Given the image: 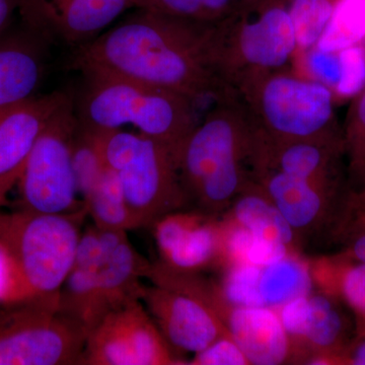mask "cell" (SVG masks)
Segmentation results:
<instances>
[{
	"label": "cell",
	"instance_id": "6da1fadb",
	"mask_svg": "<svg viewBox=\"0 0 365 365\" xmlns=\"http://www.w3.org/2000/svg\"><path fill=\"white\" fill-rule=\"evenodd\" d=\"M72 68L134 79L192 100L225 91L215 55V26L137 9L76 48Z\"/></svg>",
	"mask_w": 365,
	"mask_h": 365
},
{
	"label": "cell",
	"instance_id": "7a4b0ae2",
	"mask_svg": "<svg viewBox=\"0 0 365 365\" xmlns=\"http://www.w3.org/2000/svg\"><path fill=\"white\" fill-rule=\"evenodd\" d=\"M215 100L185 143L178 169L188 206L222 216L252 177L255 126L230 91Z\"/></svg>",
	"mask_w": 365,
	"mask_h": 365
},
{
	"label": "cell",
	"instance_id": "3957f363",
	"mask_svg": "<svg viewBox=\"0 0 365 365\" xmlns=\"http://www.w3.org/2000/svg\"><path fill=\"white\" fill-rule=\"evenodd\" d=\"M81 73L85 85L74 107L79 124L95 130L133 125L165 145L179 163L185 143L199 123L195 101L134 79L103 72Z\"/></svg>",
	"mask_w": 365,
	"mask_h": 365
},
{
	"label": "cell",
	"instance_id": "277c9868",
	"mask_svg": "<svg viewBox=\"0 0 365 365\" xmlns=\"http://www.w3.org/2000/svg\"><path fill=\"white\" fill-rule=\"evenodd\" d=\"M88 211L49 215L0 208V247L13 262L26 300L58 299Z\"/></svg>",
	"mask_w": 365,
	"mask_h": 365
},
{
	"label": "cell",
	"instance_id": "5b68a950",
	"mask_svg": "<svg viewBox=\"0 0 365 365\" xmlns=\"http://www.w3.org/2000/svg\"><path fill=\"white\" fill-rule=\"evenodd\" d=\"M86 129L119 178L135 230L188 206L177 158L165 145L140 132Z\"/></svg>",
	"mask_w": 365,
	"mask_h": 365
},
{
	"label": "cell",
	"instance_id": "8992f818",
	"mask_svg": "<svg viewBox=\"0 0 365 365\" xmlns=\"http://www.w3.org/2000/svg\"><path fill=\"white\" fill-rule=\"evenodd\" d=\"M244 106L257 134L271 143L338 132L334 91L314 81L271 72L230 91Z\"/></svg>",
	"mask_w": 365,
	"mask_h": 365
},
{
	"label": "cell",
	"instance_id": "52a82bcc",
	"mask_svg": "<svg viewBox=\"0 0 365 365\" xmlns=\"http://www.w3.org/2000/svg\"><path fill=\"white\" fill-rule=\"evenodd\" d=\"M297 51L287 0H259L215 25V55L225 91L283 71Z\"/></svg>",
	"mask_w": 365,
	"mask_h": 365
},
{
	"label": "cell",
	"instance_id": "ba28073f",
	"mask_svg": "<svg viewBox=\"0 0 365 365\" xmlns=\"http://www.w3.org/2000/svg\"><path fill=\"white\" fill-rule=\"evenodd\" d=\"M145 279L200 300L220 319L252 365H279L292 360V346L276 309L235 304L217 280L202 273L179 272L158 261L150 262Z\"/></svg>",
	"mask_w": 365,
	"mask_h": 365
},
{
	"label": "cell",
	"instance_id": "9c48e42d",
	"mask_svg": "<svg viewBox=\"0 0 365 365\" xmlns=\"http://www.w3.org/2000/svg\"><path fill=\"white\" fill-rule=\"evenodd\" d=\"M0 311V365L81 364L88 333L59 299H33Z\"/></svg>",
	"mask_w": 365,
	"mask_h": 365
},
{
	"label": "cell",
	"instance_id": "30bf717a",
	"mask_svg": "<svg viewBox=\"0 0 365 365\" xmlns=\"http://www.w3.org/2000/svg\"><path fill=\"white\" fill-rule=\"evenodd\" d=\"M78 126L72 100L46 125L29 153L19 179L18 208L49 215L85 210L72 163Z\"/></svg>",
	"mask_w": 365,
	"mask_h": 365
},
{
	"label": "cell",
	"instance_id": "8fae6325",
	"mask_svg": "<svg viewBox=\"0 0 365 365\" xmlns=\"http://www.w3.org/2000/svg\"><path fill=\"white\" fill-rule=\"evenodd\" d=\"M81 364L181 365L140 299L110 312L86 337Z\"/></svg>",
	"mask_w": 365,
	"mask_h": 365
},
{
	"label": "cell",
	"instance_id": "7c38bea8",
	"mask_svg": "<svg viewBox=\"0 0 365 365\" xmlns=\"http://www.w3.org/2000/svg\"><path fill=\"white\" fill-rule=\"evenodd\" d=\"M150 228L160 255L158 261L163 265L186 273L220 268L223 248L220 216L181 209L158 218Z\"/></svg>",
	"mask_w": 365,
	"mask_h": 365
},
{
	"label": "cell",
	"instance_id": "4fadbf2b",
	"mask_svg": "<svg viewBox=\"0 0 365 365\" xmlns=\"http://www.w3.org/2000/svg\"><path fill=\"white\" fill-rule=\"evenodd\" d=\"M337 297L314 289L288 334L290 364L340 365L341 355L356 336L355 322Z\"/></svg>",
	"mask_w": 365,
	"mask_h": 365
},
{
	"label": "cell",
	"instance_id": "5bb4252c",
	"mask_svg": "<svg viewBox=\"0 0 365 365\" xmlns=\"http://www.w3.org/2000/svg\"><path fill=\"white\" fill-rule=\"evenodd\" d=\"M139 299L180 359L195 355L228 333L220 319L191 295L151 284L143 285Z\"/></svg>",
	"mask_w": 365,
	"mask_h": 365
},
{
	"label": "cell",
	"instance_id": "9a60e30c",
	"mask_svg": "<svg viewBox=\"0 0 365 365\" xmlns=\"http://www.w3.org/2000/svg\"><path fill=\"white\" fill-rule=\"evenodd\" d=\"M69 100L66 93L54 91L0 109V208L18 184L41 132Z\"/></svg>",
	"mask_w": 365,
	"mask_h": 365
},
{
	"label": "cell",
	"instance_id": "2e32d148",
	"mask_svg": "<svg viewBox=\"0 0 365 365\" xmlns=\"http://www.w3.org/2000/svg\"><path fill=\"white\" fill-rule=\"evenodd\" d=\"M342 131L299 140L271 143L255 129L251 174L278 170L289 176L324 184L341 185Z\"/></svg>",
	"mask_w": 365,
	"mask_h": 365
},
{
	"label": "cell",
	"instance_id": "e0dca14e",
	"mask_svg": "<svg viewBox=\"0 0 365 365\" xmlns=\"http://www.w3.org/2000/svg\"><path fill=\"white\" fill-rule=\"evenodd\" d=\"M302 242L325 227L339 202L340 186L289 176L278 170L252 175Z\"/></svg>",
	"mask_w": 365,
	"mask_h": 365
},
{
	"label": "cell",
	"instance_id": "ac0fdd59",
	"mask_svg": "<svg viewBox=\"0 0 365 365\" xmlns=\"http://www.w3.org/2000/svg\"><path fill=\"white\" fill-rule=\"evenodd\" d=\"M45 38L24 21L0 34V109L35 97L44 76Z\"/></svg>",
	"mask_w": 365,
	"mask_h": 365
},
{
	"label": "cell",
	"instance_id": "d6986e66",
	"mask_svg": "<svg viewBox=\"0 0 365 365\" xmlns=\"http://www.w3.org/2000/svg\"><path fill=\"white\" fill-rule=\"evenodd\" d=\"M98 230L102 257L98 273V323L110 312L131 300L140 299L144 285L141 280L150 264L134 248L126 230Z\"/></svg>",
	"mask_w": 365,
	"mask_h": 365
},
{
	"label": "cell",
	"instance_id": "ffe728a7",
	"mask_svg": "<svg viewBox=\"0 0 365 365\" xmlns=\"http://www.w3.org/2000/svg\"><path fill=\"white\" fill-rule=\"evenodd\" d=\"M134 0H38V20L47 37L56 35L67 44H86L125 11Z\"/></svg>",
	"mask_w": 365,
	"mask_h": 365
},
{
	"label": "cell",
	"instance_id": "44dd1931",
	"mask_svg": "<svg viewBox=\"0 0 365 365\" xmlns=\"http://www.w3.org/2000/svg\"><path fill=\"white\" fill-rule=\"evenodd\" d=\"M102 242L95 225L81 235L76 257L59 294V307L90 333L98 323V287Z\"/></svg>",
	"mask_w": 365,
	"mask_h": 365
},
{
	"label": "cell",
	"instance_id": "7402d4cb",
	"mask_svg": "<svg viewBox=\"0 0 365 365\" xmlns=\"http://www.w3.org/2000/svg\"><path fill=\"white\" fill-rule=\"evenodd\" d=\"M222 215L248 230L254 239L276 242L294 252L302 249L294 230L252 177Z\"/></svg>",
	"mask_w": 365,
	"mask_h": 365
},
{
	"label": "cell",
	"instance_id": "603a6c76",
	"mask_svg": "<svg viewBox=\"0 0 365 365\" xmlns=\"http://www.w3.org/2000/svg\"><path fill=\"white\" fill-rule=\"evenodd\" d=\"M347 191L343 199L339 230L365 217V88L353 98L342 130Z\"/></svg>",
	"mask_w": 365,
	"mask_h": 365
},
{
	"label": "cell",
	"instance_id": "cb8c5ba5",
	"mask_svg": "<svg viewBox=\"0 0 365 365\" xmlns=\"http://www.w3.org/2000/svg\"><path fill=\"white\" fill-rule=\"evenodd\" d=\"M309 263L314 288L339 299L353 314L356 335L365 334V263L340 253Z\"/></svg>",
	"mask_w": 365,
	"mask_h": 365
},
{
	"label": "cell",
	"instance_id": "d4e9b609",
	"mask_svg": "<svg viewBox=\"0 0 365 365\" xmlns=\"http://www.w3.org/2000/svg\"><path fill=\"white\" fill-rule=\"evenodd\" d=\"M314 289L311 263L302 253L289 254L268 265L259 266L257 294L263 307L277 309Z\"/></svg>",
	"mask_w": 365,
	"mask_h": 365
},
{
	"label": "cell",
	"instance_id": "484cf974",
	"mask_svg": "<svg viewBox=\"0 0 365 365\" xmlns=\"http://www.w3.org/2000/svg\"><path fill=\"white\" fill-rule=\"evenodd\" d=\"M83 202L98 230H135L121 182L109 165Z\"/></svg>",
	"mask_w": 365,
	"mask_h": 365
},
{
	"label": "cell",
	"instance_id": "4316f807",
	"mask_svg": "<svg viewBox=\"0 0 365 365\" xmlns=\"http://www.w3.org/2000/svg\"><path fill=\"white\" fill-rule=\"evenodd\" d=\"M259 0H134V9L215 26Z\"/></svg>",
	"mask_w": 365,
	"mask_h": 365
},
{
	"label": "cell",
	"instance_id": "83f0119b",
	"mask_svg": "<svg viewBox=\"0 0 365 365\" xmlns=\"http://www.w3.org/2000/svg\"><path fill=\"white\" fill-rule=\"evenodd\" d=\"M340 0H287L297 50L306 52L318 44Z\"/></svg>",
	"mask_w": 365,
	"mask_h": 365
},
{
	"label": "cell",
	"instance_id": "f1b7e54d",
	"mask_svg": "<svg viewBox=\"0 0 365 365\" xmlns=\"http://www.w3.org/2000/svg\"><path fill=\"white\" fill-rule=\"evenodd\" d=\"M74 176L81 200L104 174L108 165L95 136L78 122L72 145Z\"/></svg>",
	"mask_w": 365,
	"mask_h": 365
},
{
	"label": "cell",
	"instance_id": "f546056e",
	"mask_svg": "<svg viewBox=\"0 0 365 365\" xmlns=\"http://www.w3.org/2000/svg\"><path fill=\"white\" fill-rule=\"evenodd\" d=\"M340 81L334 93L342 98H354L365 88V48L357 44L339 51Z\"/></svg>",
	"mask_w": 365,
	"mask_h": 365
},
{
	"label": "cell",
	"instance_id": "4dcf8cb0",
	"mask_svg": "<svg viewBox=\"0 0 365 365\" xmlns=\"http://www.w3.org/2000/svg\"><path fill=\"white\" fill-rule=\"evenodd\" d=\"M191 365H251L246 353L230 335L223 334L200 352L193 355Z\"/></svg>",
	"mask_w": 365,
	"mask_h": 365
},
{
	"label": "cell",
	"instance_id": "1f68e13d",
	"mask_svg": "<svg viewBox=\"0 0 365 365\" xmlns=\"http://www.w3.org/2000/svg\"><path fill=\"white\" fill-rule=\"evenodd\" d=\"M306 66L312 79L323 83L333 91L340 81L339 52L324 51L314 47L306 51Z\"/></svg>",
	"mask_w": 365,
	"mask_h": 365
},
{
	"label": "cell",
	"instance_id": "d6a6232c",
	"mask_svg": "<svg viewBox=\"0 0 365 365\" xmlns=\"http://www.w3.org/2000/svg\"><path fill=\"white\" fill-rule=\"evenodd\" d=\"M26 300L25 292L13 262L0 247V304H14Z\"/></svg>",
	"mask_w": 365,
	"mask_h": 365
},
{
	"label": "cell",
	"instance_id": "836d02e7",
	"mask_svg": "<svg viewBox=\"0 0 365 365\" xmlns=\"http://www.w3.org/2000/svg\"><path fill=\"white\" fill-rule=\"evenodd\" d=\"M340 235L344 240V250L340 254L365 263V217L350 223Z\"/></svg>",
	"mask_w": 365,
	"mask_h": 365
},
{
	"label": "cell",
	"instance_id": "e575fe53",
	"mask_svg": "<svg viewBox=\"0 0 365 365\" xmlns=\"http://www.w3.org/2000/svg\"><path fill=\"white\" fill-rule=\"evenodd\" d=\"M340 365H365V334L353 338L341 355Z\"/></svg>",
	"mask_w": 365,
	"mask_h": 365
},
{
	"label": "cell",
	"instance_id": "d590c367",
	"mask_svg": "<svg viewBox=\"0 0 365 365\" xmlns=\"http://www.w3.org/2000/svg\"><path fill=\"white\" fill-rule=\"evenodd\" d=\"M28 0H0V34L13 23L16 11L21 13Z\"/></svg>",
	"mask_w": 365,
	"mask_h": 365
}]
</instances>
